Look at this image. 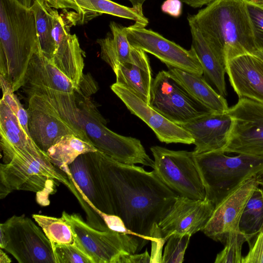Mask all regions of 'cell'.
Returning a JSON list of instances; mask_svg holds the SVG:
<instances>
[{"mask_svg":"<svg viewBox=\"0 0 263 263\" xmlns=\"http://www.w3.org/2000/svg\"><path fill=\"white\" fill-rule=\"evenodd\" d=\"M25 91L28 96V108L42 110L58 118L77 130L84 140L90 142L81 121L79 100L83 92L80 86L75 93L42 88L26 89Z\"/></svg>","mask_w":263,"mask_h":263,"instance_id":"e0dca14e","label":"cell"},{"mask_svg":"<svg viewBox=\"0 0 263 263\" xmlns=\"http://www.w3.org/2000/svg\"><path fill=\"white\" fill-rule=\"evenodd\" d=\"M1 87L3 92L2 98L17 117L20 123L26 132L29 134L28 128V114L14 93L10 85L0 77Z\"/></svg>","mask_w":263,"mask_h":263,"instance_id":"836d02e7","label":"cell"},{"mask_svg":"<svg viewBox=\"0 0 263 263\" xmlns=\"http://www.w3.org/2000/svg\"><path fill=\"white\" fill-rule=\"evenodd\" d=\"M231 85L239 97L263 103V60L245 54L228 61L226 65Z\"/></svg>","mask_w":263,"mask_h":263,"instance_id":"d6986e66","label":"cell"},{"mask_svg":"<svg viewBox=\"0 0 263 263\" xmlns=\"http://www.w3.org/2000/svg\"><path fill=\"white\" fill-rule=\"evenodd\" d=\"M232 124L227 111H207L180 126L191 134L194 154L222 150L227 144Z\"/></svg>","mask_w":263,"mask_h":263,"instance_id":"ac0fdd59","label":"cell"},{"mask_svg":"<svg viewBox=\"0 0 263 263\" xmlns=\"http://www.w3.org/2000/svg\"><path fill=\"white\" fill-rule=\"evenodd\" d=\"M32 217L52 244L77 246L76 237L71 226L63 216L57 218L34 214Z\"/></svg>","mask_w":263,"mask_h":263,"instance_id":"f546056e","label":"cell"},{"mask_svg":"<svg viewBox=\"0 0 263 263\" xmlns=\"http://www.w3.org/2000/svg\"><path fill=\"white\" fill-rule=\"evenodd\" d=\"M62 170L77 189L76 197L86 213L87 222L90 225L98 222L100 220V213L107 214V207L89 153L79 156Z\"/></svg>","mask_w":263,"mask_h":263,"instance_id":"5bb4252c","label":"cell"},{"mask_svg":"<svg viewBox=\"0 0 263 263\" xmlns=\"http://www.w3.org/2000/svg\"><path fill=\"white\" fill-rule=\"evenodd\" d=\"M132 58L131 62L120 64L114 70L116 83L128 88L149 105L153 79L148 58L144 51L132 46Z\"/></svg>","mask_w":263,"mask_h":263,"instance_id":"44dd1931","label":"cell"},{"mask_svg":"<svg viewBox=\"0 0 263 263\" xmlns=\"http://www.w3.org/2000/svg\"><path fill=\"white\" fill-rule=\"evenodd\" d=\"M56 263H93L78 246L53 243Z\"/></svg>","mask_w":263,"mask_h":263,"instance_id":"d6a6232c","label":"cell"},{"mask_svg":"<svg viewBox=\"0 0 263 263\" xmlns=\"http://www.w3.org/2000/svg\"><path fill=\"white\" fill-rule=\"evenodd\" d=\"M215 205L209 199H194L178 195L158 224L159 243L162 247L173 234L191 236L201 231L211 216Z\"/></svg>","mask_w":263,"mask_h":263,"instance_id":"4fadbf2b","label":"cell"},{"mask_svg":"<svg viewBox=\"0 0 263 263\" xmlns=\"http://www.w3.org/2000/svg\"><path fill=\"white\" fill-rule=\"evenodd\" d=\"M257 56H258L263 60V51L259 52Z\"/></svg>","mask_w":263,"mask_h":263,"instance_id":"7dc6e473","label":"cell"},{"mask_svg":"<svg viewBox=\"0 0 263 263\" xmlns=\"http://www.w3.org/2000/svg\"><path fill=\"white\" fill-rule=\"evenodd\" d=\"M193 8H201L207 5L214 0H180Z\"/></svg>","mask_w":263,"mask_h":263,"instance_id":"60d3db41","label":"cell"},{"mask_svg":"<svg viewBox=\"0 0 263 263\" xmlns=\"http://www.w3.org/2000/svg\"><path fill=\"white\" fill-rule=\"evenodd\" d=\"M132 4V7L141 14L143 13L142 5L146 0H128Z\"/></svg>","mask_w":263,"mask_h":263,"instance_id":"b9f144b4","label":"cell"},{"mask_svg":"<svg viewBox=\"0 0 263 263\" xmlns=\"http://www.w3.org/2000/svg\"><path fill=\"white\" fill-rule=\"evenodd\" d=\"M79 99L82 126L98 151L121 163L141 164L154 168V161L147 154L139 139L124 136L109 129L90 97Z\"/></svg>","mask_w":263,"mask_h":263,"instance_id":"8992f818","label":"cell"},{"mask_svg":"<svg viewBox=\"0 0 263 263\" xmlns=\"http://www.w3.org/2000/svg\"><path fill=\"white\" fill-rule=\"evenodd\" d=\"M110 88L130 112L145 122L162 142L191 144L194 139L181 126L163 116L134 92L117 83Z\"/></svg>","mask_w":263,"mask_h":263,"instance_id":"2e32d148","label":"cell"},{"mask_svg":"<svg viewBox=\"0 0 263 263\" xmlns=\"http://www.w3.org/2000/svg\"><path fill=\"white\" fill-rule=\"evenodd\" d=\"M150 149L154 158L153 171L167 186L179 196L194 199L205 198L193 151H174L158 145Z\"/></svg>","mask_w":263,"mask_h":263,"instance_id":"9c48e42d","label":"cell"},{"mask_svg":"<svg viewBox=\"0 0 263 263\" xmlns=\"http://www.w3.org/2000/svg\"><path fill=\"white\" fill-rule=\"evenodd\" d=\"M194 159L205 198L215 206L247 180L263 174V155L228 156L214 151L194 154Z\"/></svg>","mask_w":263,"mask_h":263,"instance_id":"5b68a950","label":"cell"},{"mask_svg":"<svg viewBox=\"0 0 263 263\" xmlns=\"http://www.w3.org/2000/svg\"><path fill=\"white\" fill-rule=\"evenodd\" d=\"M250 1L260 6H263V0H250Z\"/></svg>","mask_w":263,"mask_h":263,"instance_id":"bcb514c9","label":"cell"},{"mask_svg":"<svg viewBox=\"0 0 263 263\" xmlns=\"http://www.w3.org/2000/svg\"><path fill=\"white\" fill-rule=\"evenodd\" d=\"M227 112L232 124L227 144L220 151L263 155V103L239 98Z\"/></svg>","mask_w":263,"mask_h":263,"instance_id":"30bf717a","label":"cell"},{"mask_svg":"<svg viewBox=\"0 0 263 263\" xmlns=\"http://www.w3.org/2000/svg\"><path fill=\"white\" fill-rule=\"evenodd\" d=\"M100 216L109 229L119 232L134 234L126 228L123 221L119 216L102 212L100 213Z\"/></svg>","mask_w":263,"mask_h":263,"instance_id":"74e56055","label":"cell"},{"mask_svg":"<svg viewBox=\"0 0 263 263\" xmlns=\"http://www.w3.org/2000/svg\"><path fill=\"white\" fill-rule=\"evenodd\" d=\"M101 184L107 214L119 216L133 234L158 244V224L178 195L154 171L119 162L97 151L90 152Z\"/></svg>","mask_w":263,"mask_h":263,"instance_id":"6da1fadb","label":"cell"},{"mask_svg":"<svg viewBox=\"0 0 263 263\" xmlns=\"http://www.w3.org/2000/svg\"><path fill=\"white\" fill-rule=\"evenodd\" d=\"M242 263H263V229L257 235L247 254L243 257Z\"/></svg>","mask_w":263,"mask_h":263,"instance_id":"8d00e7d4","label":"cell"},{"mask_svg":"<svg viewBox=\"0 0 263 263\" xmlns=\"http://www.w3.org/2000/svg\"><path fill=\"white\" fill-rule=\"evenodd\" d=\"M182 8V2L180 0H165L161 6L163 12L175 17L180 16Z\"/></svg>","mask_w":263,"mask_h":263,"instance_id":"ab89813d","label":"cell"},{"mask_svg":"<svg viewBox=\"0 0 263 263\" xmlns=\"http://www.w3.org/2000/svg\"><path fill=\"white\" fill-rule=\"evenodd\" d=\"M39 50L33 12L15 0H0V77L13 91L23 86L30 60Z\"/></svg>","mask_w":263,"mask_h":263,"instance_id":"3957f363","label":"cell"},{"mask_svg":"<svg viewBox=\"0 0 263 263\" xmlns=\"http://www.w3.org/2000/svg\"><path fill=\"white\" fill-rule=\"evenodd\" d=\"M0 249V263H10L11 260L9 256L2 250Z\"/></svg>","mask_w":263,"mask_h":263,"instance_id":"ee69618b","label":"cell"},{"mask_svg":"<svg viewBox=\"0 0 263 263\" xmlns=\"http://www.w3.org/2000/svg\"><path fill=\"white\" fill-rule=\"evenodd\" d=\"M191 235L173 234L167 240L161 263H182Z\"/></svg>","mask_w":263,"mask_h":263,"instance_id":"1f68e13d","label":"cell"},{"mask_svg":"<svg viewBox=\"0 0 263 263\" xmlns=\"http://www.w3.org/2000/svg\"><path fill=\"white\" fill-rule=\"evenodd\" d=\"M22 87L24 89L42 88L66 93H75L79 88L40 50L30 60Z\"/></svg>","mask_w":263,"mask_h":263,"instance_id":"ffe728a7","label":"cell"},{"mask_svg":"<svg viewBox=\"0 0 263 263\" xmlns=\"http://www.w3.org/2000/svg\"><path fill=\"white\" fill-rule=\"evenodd\" d=\"M258 183L263 191V174L258 176Z\"/></svg>","mask_w":263,"mask_h":263,"instance_id":"f6af8a7d","label":"cell"},{"mask_svg":"<svg viewBox=\"0 0 263 263\" xmlns=\"http://www.w3.org/2000/svg\"><path fill=\"white\" fill-rule=\"evenodd\" d=\"M0 135L3 158L15 151L35 155L47 154L38 147L23 128L16 115L3 99L0 101Z\"/></svg>","mask_w":263,"mask_h":263,"instance_id":"603a6c76","label":"cell"},{"mask_svg":"<svg viewBox=\"0 0 263 263\" xmlns=\"http://www.w3.org/2000/svg\"><path fill=\"white\" fill-rule=\"evenodd\" d=\"M254 33L255 41L259 51H263V6L250 0H245Z\"/></svg>","mask_w":263,"mask_h":263,"instance_id":"e575fe53","label":"cell"},{"mask_svg":"<svg viewBox=\"0 0 263 263\" xmlns=\"http://www.w3.org/2000/svg\"><path fill=\"white\" fill-rule=\"evenodd\" d=\"M27 110L30 135L44 152L64 135L74 134L83 139L77 130L58 118L37 109Z\"/></svg>","mask_w":263,"mask_h":263,"instance_id":"7402d4cb","label":"cell"},{"mask_svg":"<svg viewBox=\"0 0 263 263\" xmlns=\"http://www.w3.org/2000/svg\"><path fill=\"white\" fill-rule=\"evenodd\" d=\"M50 13L52 20V36L55 44V52L59 45L63 39L69 33V30L70 25L73 23L74 21H66L64 16L60 14L57 9L51 7L50 8Z\"/></svg>","mask_w":263,"mask_h":263,"instance_id":"d590c367","label":"cell"},{"mask_svg":"<svg viewBox=\"0 0 263 263\" xmlns=\"http://www.w3.org/2000/svg\"><path fill=\"white\" fill-rule=\"evenodd\" d=\"M239 230L249 240L263 229V191L256 187L241 215Z\"/></svg>","mask_w":263,"mask_h":263,"instance_id":"f1b7e54d","label":"cell"},{"mask_svg":"<svg viewBox=\"0 0 263 263\" xmlns=\"http://www.w3.org/2000/svg\"><path fill=\"white\" fill-rule=\"evenodd\" d=\"M189 25L192 38L191 48L201 64L204 78L214 85L220 95L226 97V66L209 47L200 31L192 24Z\"/></svg>","mask_w":263,"mask_h":263,"instance_id":"d4e9b609","label":"cell"},{"mask_svg":"<svg viewBox=\"0 0 263 263\" xmlns=\"http://www.w3.org/2000/svg\"><path fill=\"white\" fill-rule=\"evenodd\" d=\"M168 71L191 98L207 111H228V104L224 97L216 91L203 76L175 68H168Z\"/></svg>","mask_w":263,"mask_h":263,"instance_id":"cb8c5ba5","label":"cell"},{"mask_svg":"<svg viewBox=\"0 0 263 263\" xmlns=\"http://www.w3.org/2000/svg\"><path fill=\"white\" fill-rule=\"evenodd\" d=\"M62 216L69 222L78 246L93 263H116L124 253H136L148 240L137 235L108 229L97 230L84 221L79 214L63 211Z\"/></svg>","mask_w":263,"mask_h":263,"instance_id":"52a82bcc","label":"cell"},{"mask_svg":"<svg viewBox=\"0 0 263 263\" xmlns=\"http://www.w3.org/2000/svg\"><path fill=\"white\" fill-rule=\"evenodd\" d=\"M259 186L258 176L241 184L215 206L211 216L201 231L212 239L224 244L230 233L237 229L247 202Z\"/></svg>","mask_w":263,"mask_h":263,"instance_id":"9a60e30c","label":"cell"},{"mask_svg":"<svg viewBox=\"0 0 263 263\" xmlns=\"http://www.w3.org/2000/svg\"><path fill=\"white\" fill-rule=\"evenodd\" d=\"M50 8L44 1L35 0L30 9L35 17L40 51L49 61L52 59L55 50Z\"/></svg>","mask_w":263,"mask_h":263,"instance_id":"83f0119b","label":"cell"},{"mask_svg":"<svg viewBox=\"0 0 263 263\" xmlns=\"http://www.w3.org/2000/svg\"><path fill=\"white\" fill-rule=\"evenodd\" d=\"M248 238L239 229L231 231L224 244V249L216 256L215 263H242V245Z\"/></svg>","mask_w":263,"mask_h":263,"instance_id":"4dcf8cb0","label":"cell"},{"mask_svg":"<svg viewBox=\"0 0 263 263\" xmlns=\"http://www.w3.org/2000/svg\"><path fill=\"white\" fill-rule=\"evenodd\" d=\"M149 105L180 126L208 111L165 70L159 71L153 80Z\"/></svg>","mask_w":263,"mask_h":263,"instance_id":"8fae6325","label":"cell"},{"mask_svg":"<svg viewBox=\"0 0 263 263\" xmlns=\"http://www.w3.org/2000/svg\"><path fill=\"white\" fill-rule=\"evenodd\" d=\"M111 34L97 42L101 48V58L114 71L120 64L131 62L132 46L127 37L126 27L110 22Z\"/></svg>","mask_w":263,"mask_h":263,"instance_id":"484cf974","label":"cell"},{"mask_svg":"<svg viewBox=\"0 0 263 263\" xmlns=\"http://www.w3.org/2000/svg\"><path fill=\"white\" fill-rule=\"evenodd\" d=\"M151 257L147 251L142 254L124 253L120 255L116 263H146L151 262Z\"/></svg>","mask_w":263,"mask_h":263,"instance_id":"f35d334b","label":"cell"},{"mask_svg":"<svg viewBox=\"0 0 263 263\" xmlns=\"http://www.w3.org/2000/svg\"><path fill=\"white\" fill-rule=\"evenodd\" d=\"M0 247L19 263H56L53 244L24 214L13 215L0 224Z\"/></svg>","mask_w":263,"mask_h":263,"instance_id":"ba28073f","label":"cell"},{"mask_svg":"<svg viewBox=\"0 0 263 263\" xmlns=\"http://www.w3.org/2000/svg\"><path fill=\"white\" fill-rule=\"evenodd\" d=\"M0 165V197L14 190L36 194L37 202L48 205V196L54 193L57 182H62L74 194L76 188L66 174L53 164L47 154L35 155L15 151L3 158Z\"/></svg>","mask_w":263,"mask_h":263,"instance_id":"277c9868","label":"cell"},{"mask_svg":"<svg viewBox=\"0 0 263 263\" xmlns=\"http://www.w3.org/2000/svg\"><path fill=\"white\" fill-rule=\"evenodd\" d=\"M126 30L130 45L154 55L168 68H178L203 76L201 64L192 48L186 50L138 23L127 27Z\"/></svg>","mask_w":263,"mask_h":263,"instance_id":"7c38bea8","label":"cell"},{"mask_svg":"<svg viewBox=\"0 0 263 263\" xmlns=\"http://www.w3.org/2000/svg\"><path fill=\"white\" fill-rule=\"evenodd\" d=\"M97 151L91 142L74 134H68L62 137L47 150L46 153L51 163L62 170L79 156Z\"/></svg>","mask_w":263,"mask_h":263,"instance_id":"4316f807","label":"cell"},{"mask_svg":"<svg viewBox=\"0 0 263 263\" xmlns=\"http://www.w3.org/2000/svg\"><path fill=\"white\" fill-rule=\"evenodd\" d=\"M187 19L225 66L236 57L259 52L245 0H214Z\"/></svg>","mask_w":263,"mask_h":263,"instance_id":"7a4b0ae2","label":"cell"},{"mask_svg":"<svg viewBox=\"0 0 263 263\" xmlns=\"http://www.w3.org/2000/svg\"><path fill=\"white\" fill-rule=\"evenodd\" d=\"M20 5L23 6V7L30 9L31 7L33 6L35 0H15Z\"/></svg>","mask_w":263,"mask_h":263,"instance_id":"7bdbcfd3","label":"cell"}]
</instances>
